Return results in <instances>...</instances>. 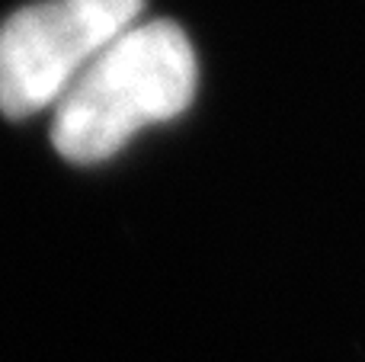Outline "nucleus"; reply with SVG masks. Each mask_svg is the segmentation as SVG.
Segmentation results:
<instances>
[{
	"label": "nucleus",
	"mask_w": 365,
	"mask_h": 362,
	"mask_svg": "<svg viewBox=\"0 0 365 362\" xmlns=\"http://www.w3.org/2000/svg\"><path fill=\"white\" fill-rule=\"evenodd\" d=\"M195 55L180 26L135 23L74 87L51 119L58 154L74 164L106 160L138 128L180 115L195 96Z\"/></svg>",
	"instance_id": "f257e3e1"
},
{
	"label": "nucleus",
	"mask_w": 365,
	"mask_h": 362,
	"mask_svg": "<svg viewBox=\"0 0 365 362\" xmlns=\"http://www.w3.org/2000/svg\"><path fill=\"white\" fill-rule=\"evenodd\" d=\"M145 0H42L0 26V113L58 106L74 81L138 23Z\"/></svg>",
	"instance_id": "f03ea898"
}]
</instances>
